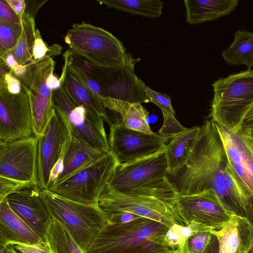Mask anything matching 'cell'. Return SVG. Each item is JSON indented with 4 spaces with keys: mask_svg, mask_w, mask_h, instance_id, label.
<instances>
[{
    "mask_svg": "<svg viewBox=\"0 0 253 253\" xmlns=\"http://www.w3.org/2000/svg\"><path fill=\"white\" fill-rule=\"evenodd\" d=\"M38 137L0 141V175L38 183Z\"/></svg>",
    "mask_w": 253,
    "mask_h": 253,
    "instance_id": "cell-15",
    "label": "cell"
},
{
    "mask_svg": "<svg viewBox=\"0 0 253 253\" xmlns=\"http://www.w3.org/2000/svg\"><path fill=\"white\" fill-rule=\"evenodd\" d=\"M212 233L210 230L199 231L187 240L184 247V253H203L209 244Z\"/></svg>",
    "mask_w": 253,
    "mask_h": 253,
    "instance_id": "cell-31",
    "label": "cell"
},
{
    "mask_svg": "<svg viewBox=\"0 0 253 253\" xmlns=\"http://www.w3.org/2000/svg\"><path fill=\"white\" fill-rule=\"evenodd\" d=\"M71 138L65 142L58 159L52 166L50 171L48 190L51 188L54 182L61 174L63 171L65 156L71 141Z\"/></svg>",
    "mask_w": 253,
    "mask_h": 253,
    "instance_id": "cell-36",
    "label": "cell"
},
{
    "mask_svg": "<svg viewBox=\"0 0 253 253\" xmlns=\"http://www.w3.org/2000/svg\"><path fill=\"white\" fill-rule=\"evenodd\" d=\"M177 207L184 225L195 221L211 231L222 229L231 216L212 189L193 195H177Z\"/></svg>",
    "mask_w": 253,
    "mask_h": 253,
    "instance_id": "cell-13",
    "label": "cell"
},
{
    "mask_svg": "<svg viewBox=\"0 0 253 253\" xmlns=\"http://www.w3.org/2000/svg\"><path fill=\"white\" fill-rule=\"evenodd\" d=\"M243 124L246 126L253 125V105L246 114Z\"/></svg>",
    "mask_w": 253,
    "mask_h": 253,
    "instance_id": "cell-44",
    "label": "cell"
},
{
    "mask_svg": "<svg viewBox=\"0 0 253 253\" xmlns=\"http://www.w3.org/2000/svg\"><path fill=\"white\" fill-rule=\"evenodd\" d=\"M245 216L250 224L251 247L249 253H253V203L250 204L246 209Z\"/></svg>",
    "mask_w": 253,
    "mask_h": 253,
    "instance_id": "cell-42",
    "label": "cell"
},
{
    "mask_svg": "<svg viewBox=\"0 0 253 253\" xmlns=\"http://www.w3.org/2000/svg\"><path fill=\"white\" fill-rule=\"evenodd\" d=\"M163 115L164 123L159 131L161 135L172 139L187 130V128L182 126L178 122L174 115L170 114H163Z\"/></svg>",
    "mask_w": 253,
    "mask_h": 253,
    "instance_id": "cell-34",
    "label": "cell"
},
{
    "mask_svg": "<svg viewBox=\"0 0 253 253\" xmlns=\"http://www.w3.org/2000/svg\"><path fill=\"white\" fill-rule=\"evenodd\" d=\"M104 154L84 139L72 134L65 156L63 171L51 188L60 184L86 169Z\"/></svg>",
    "mask_w": 253,
    "mask_h": 253,
    "instance_id": "cell-19",
    "label": "cell"
},
{
    "mask_svg": "<svg viewBox=\"0 0 253 253\" xmlns=\"http://www.w3.org/2000/svg\"><path fill=\"white\" fill-rule=\"evenodd\" d=\"M233 41L221 53L224 61L230 65L253 67V32L244 30L234 33Z\"/></svg>",
    "mask_w": 253,
    "mask_h": 253,
    "instance_id": "cell-25",
    "label": "cell"
},
{
    "mask_svg": "<svg viewBox=\"0 0 253 253\" xmlns=\"http://www.w3.org/2000/svg\"><path fill=\"white\" fill-rule=\"evenodd\" d=\"M177 195L166 176L125 193L107 184L98 205L110 214L126 211L157 221L169 227L175 223L184 226L177 210Z\"/></svg>",
    "mask_w": 253,
    "mask_h": 253,
    "instance_id": "cell-2",
    "label": "cell"
},
{
    "mask_svg": "<svg viewBox=\"0 0 253 253\" xmlns=\"http://www.w3.org/2000/svg\"><path fill=\"white\" fill-rule=\"evenodd\" d=\"M52 97L55 110L65 120L72 134L82 138L103 153L110 151L102 117L74 102L62 85L53 90Z\"/></svg>",
    "mask_w": 253,
    "mask_h": 253,
    "instance_id": "cell-9",
    "label": "cell"
},
{
    "mask_svg": "<svg viewBox=\"0 0 253 253\" xmlns=\"http://www.w3.org/2000/svg\"><path fill=\"white\" fill-rule=\"evenodd\" d=\"M99 100L107 110L120 115L122 124L129 129L153 133L148 122L149 112L139 103H130L109 97Z\"/></svg>",
    "mask_w": 253,
    "mask_h": 253,
    "instance_id": "cell-22",
    "label": "cell"
},
{
    "mask_svg": "<svg viewBox=\"0 0 253 253\" xmlns=\"http://www.w3.org/2000/svg\"><path fill=\"white\" fill-rule=\"evenodd\" d=\"M22 31V23L10 24L0 20V51L4 52L14 49Z\"/></svg>",
    "mask_w": 253,
    "mask_h": 253,
    "instance_id": "cell-30",
    "label": "cell"
},
{
    "mask_svg": "<svg viewBox=\"0 0 253 253\" xmlns=\"http://www.w3.org/2000/svg\"><path fill=\"white\" fill-rule=\"evenodd\" d=\"M204 230H209L195 221L185 226L175 223L169 227L165 241L170 249L184 253V247L188 239L193 234Z\"/></svg>",
    "mask_w": 253,
    "mask_h": 253,
    "instance_id": "cell-29",
    "label": "cell"
},
{
    "mask_svg": "<svg viewBox=\"0 0 253 253\" xmlns=\"http://www.w3.org/2000/svg\"><path fill=\"white\" fill-rule=\"evenodd\" d=\"M9 244H12L16 250L21 253H52L46 242L35 244L15 242Z\"/></svg>",
    "mask_w": 253,
    "mask_h": 253,
    "instance_id": "cell-35",
    "label": "cell"
},
{
    "mask_svg": "<svg viewBox=\"0 0 253 253\" xmlns=\"http://www.w3.org/2000/svg\"><path fill=\"white\" fill-rule=\"evenodd\" d=\"M200 131V126L188 128L172 138L166 145L169 173L184 167L190 158Z\"/></svg>",
    "mask_w": 253,
    "mask_h": 253,
    "instance_id": "cell-23",
    "label": "cell"
},
{
    "mask_svg": "<svg viewBox=\"0 0 253 253\" xmlns=\"http://www.w3.org/2000/svg\"></svg>",
    "mask_w": 253,
    "mask_h": 253,
    "instance_id": "cell-47",
    "label": "cell"
},
{
    "mask_svg": "<svg viewBox=\"0 0 253 253\" xmlns=\"http://www.w3.org/2000/svg\"><path fill=\"white\" fill-rule=\"evenodd\" d=\"M165 149L150 156L118 164L107 185L122 193L163 178L168 175Z\"/></svg>",
    "mask_w": 253,
    "mask_h": 253,
    "instance_id": "cell-14",
    "label": "cell"
},
{
    "mask_svg": "<svg viewBox=\"0 0 253 253\" xmlns=\"http://www.w3.org/2000/svg\"><path fill=\"white\" fill-rule=\"evenodd\" d=\"M0 20L10 24H21V18L6 0H0Z\"/></svg>",
    "mask_w": 253,
    "mask_h": 253,
    "instance_id": "cell-37",
    "label": "cell"
},
{
    "mask_svg": "<svg viewBox=\"0 0 253 253\" xmlns=\"http://www.w3.org/2000/svg\"><path fill=\"white\" fill-rule=\"evenodd\" d=\"M162 253H183L181 251H174L171 249L168 250L165 252H164Z\"/></svg>",
    "mask_w": 253,
    "mask_h": 253,
    "instance_id": "cell-45",
    "label": "cell"
},
{
    "mask_svg": "<svg viewBox=\"0 0 253 253\" xmlns=\"http://www.w3.org/2000/svg\"><path fill=\"white\" fill-rule=\"evenodd\" d=\"M139 217L135 214L126 212L121 211L110 214L109 221L115 223H126L133 220Z\"/></svg>",
    "mask_w": 253,
    "mask_h": 253,
    "instance_id": "cell-39",
    "label": "cell"
},
{
    "mask_svg": "<svg viewBox=\"0 0 253 253\" xmlns=\"http://www.w3.org/2000/svg\"><path fill=\"white\" fill-rule=\"evenodd\" d=\"M22 84L19 93H12L8 91L4 83L0 82L1 141H12L34 135L30 97L27 88Z\"/></svg>",
    "mask_w": 253,
    "mask_h": 253,
    "instance_id": "cell-10",
    "label": "cell"
},
{
    "mask_svg": "<svg viewBox=\"0 0 253 253\" xmlns=\"http://www.w3.org/2000/svg\"><path fill=\"white\" fill-rule=\"evenodd\" d=\"M118 164L110 151L86 169L48 190L74 201L98 204L101 194Z\"/></svg>",
    "mask_w": 253,
    "mask_h": 253,
    "instance_id": "cell-8",
    "label": "cell"
},
{
    "mask_svg": "<svg viewBox=\"0 0 253 253\" xmlns=\"http://www.w3.org/2000/svg\"><path fill=\"white\" fill-rule=\"evenodd\" d=\"M46 241L52 253H85L77 244L65 226L56 219H51L46 234Z\"/></svg>",
    "mask_w": 253,
    "mask_h": 253,
    "instance_id": "cell-26",
    "label": "cell"
},
{
    "mask_svg": "<svg viewBox=\"0 0 253 253\" xmlns=\"http://www.w3.org/2000/svg\"><path fill=\"white\" fill-rule=\"evenodd\" d=\"M21 23L22 33L12 51L19 65H25L33 61L36 29L35 19L25 12L21 18Z\"/></svg>",
    "mask_w": 253,
    "mask_h": 253,
    "instance_id": "cell-28",
    "label": "cell"
},
{
    "mask_svg": "<svg viewBox=\"0 0 253 253\" xmlns=\"http://www.w3.org/2000/svg\"><path fill=\"white\" fill-rule=\"evenodd\" d=\"M248 127H249L251 129V133H252V137L253 138V125L249 126Z\"/></svg>",
    "mask_w": 253,
    "mask_h": 253,
    "instance_id": "cell-46",
    "label": "cell"
},
{
    "mask_svg": "<svg viewBox=\"0 0 253 253\" xmlns=\"http://www.w3.org/2000/svg\"><path fill=\"white\" fill-rule=\"evenodd\" d=\"M216 125L228 162L253 201V138L251 129L243 124L233 129L218 124Z\"/></svg>",
    "mask_w": 253,
    "mask_h": 253,
    "instance_id": "cell-12",
    "label": "cell"
},
{
    "mask_svg": "<svg viewBox=\"0 0 253 253\" xmlns=\"http://www.w3.org/2000/svg\"><path fill=\"white\" fill-rule=\"evenodd\" d=\"M227 163L216 124L208 119L200 126L193 152L186 165L166 177L178 195H193L212 189L230 214L245 216L227 188L223 172Z\"/></svg>",
    "mask_w": 253,
    "mask_h": 253,
    "instance_id": "cell-1",
    "label": "cell"
},
{
    "mask_svg": "<svg viewBox=\"0 0 253 253\" xmlns=\"http://www.w3.org/2000/svg\"><path fill=\"white\" fill-rule=\"evenodd\" d=\"M49 47L42 58L19 65L11 72L28 89L33 114V134L37 137L44 133L55 111L53 90L48 85L47 80L53 73L55 62L53 58L57 53L53 47Z\"/></svg>",
    "mask_w": 253,
    "mask_h": 253,
    "instance_id": "cell-7",
    "label": "cell"
},
{
    "mask_svg": "<svg viewBox=\"0 0 253 253\" xmlns=\"http://www.w3.org/2000/svg\"><path fill=\"white\" fill-rule=\"evenodd\" d=\"M49 47L43 41L40 32L38 29L36 31V39L33 49V61L43 57L47 53Z\"/></svg>",
    "mask_w": 253,
    "mask_h": 253,
    "instance_id": "cell-38",
    "label": "cell"
},
{
    "mask_svg": "<svg viewBox=\"0 0 253 253\" xmlns=\"http://www.w3.org/2000/svg\"><path fill=\"white\" fill-rule=\"evenodd\" d=\"M44 242L10 207L5 198L0 202V245Z\"/></svg>",
    "mask_w": 253,
    "mask_h": 253,
    "instance_id": "cell-20",
    "label": "cell"
},
{
    "mask_svg": "<svg viewBox=\"0 0 253 253\" xmlns=\"http://www.w3.org/2000/svg\"><path fill=\"white\" fill-rule=\"evenodd\" d=\"M39 186L32 181H22L0 175V202L9 195L26 187Z\"/></svg>",
    "mask_w": 253,
    "mask_h": 253,
    "instance_id": "cell-32",
    "label": "cell"
},
{
    "mask_svg": "<svg viewBox=\"0 0 253 253\" xmlns=\"http://www.w3.org/2000/svg\"><path fill=\"white\" fill-rule=\"evenodd\" d=\"M108 8L149 17L157 18L162 14L164 2L160 0H96Z\"/></svg>",
    "mask_w": 253,
    "mask_h": 253,
    "instance_id": "cell-27",
    "label": "cell"
},
{
    "mask_svg": "<svg viewBox=\"0 0 253 253\" xmlns=\"http://www.w3.org/2000/svg\"><path fill=\"white\" fill-rule=\"evenodd\" d=\"M0 253H21L16 250L11 244L0 245Z\"/></svg>",
    "mask_w": 253,
    "mask_h": 253,
    "instance_id": "cell-43",
    "label": "cell"
},
{
    "mask_svg": "<svg viewBox=\"0 0 253 253\" xmlns=\"http://www.w3.org/2000/svg\"><path fill=\"white\" fill-rule=\"evenodd\" d=\"M15 13L21 18L26 9L25 0H6Z\"/></svg>",
    "mask_w": 253,
    "mask_h": 253,
    "instance_id": "cell-41",
    "label": "cell"
},
{
    "mask_svg": "<svg viewBox=\"0 0 253 253\" xmlns=\"http://www.w3.org/2000/svg\"><path fill=\"white\" fill-rule=\"evenodd\" d=\"M62 85L74 102L98 114L106 122L108 121L109 117L106 108L91 90L69 70L68 65Z\"/></svg>",
    "mask_w": 253,
    "mask_h": 253,
    "instance_id": "cell-24",
    "label": "cell"
},
{
    "mask_svg": "<svg viewBox=\"0 0 253 253\" xmlns=\"http://www.w3.org/2000/svg\"><path fill=\"white\" fill-rule=\"evenodd\" d=\"M40 195L51 217L65 226L85 253L93 238L110 220V214L98 204L74 201L43 189H41Z\"/></svg>",
    "mask_w": 253,
    "mask_h": 253,
    "instance_id": "cell-5",
    "label": "cell"
},
{
    "mask_svg": "<svg viewBox=\"0 0 253 253\" xmlns=\"http://www.w3.org/2000/svg\"><path fill=\"white\" fill-rule=\"evenodd\" d=\"M168 228L143 217L123 223L109 221L93 238L86 253H162L170 249L165 241Z\"/></svg>",
    "mask_w": 253,
    "mask_h": 253,
    "instance_id": "cell-3",
    "label": "cell"
},
{
    "mask_svg": "<svg viewBox=\"0 0 253 253\" xmlns=\"http://www.w3.org/2000/svg\"><path fill=\"white\" fill-rule=\"evenodd\" d=\"M212 86L210 120L229 129L242 125L253 105V69L220 78Z\"/></svg>",
    "mask_w": 253,
    "mask_h": 253,
    "instance_id": "cell-6",
    "label": "cell"
},
{
    "mask_svg": "<svg viewBox=\"0 0 253 253\" xmlns=\"http://www.w3.org/2000/svg\"><path fill=\"white\" fill-rule=\"evenodd\" d=\"M47 1V0H25L26 4V9L25 12L35 19L40 8L42 5L44 4V3Z\"/></svg>",
    "mask_w": 253,
    "mask_h": 253,
    "instance_id": "cell-40",
    "label": "cell"
},
{
    "mask_svg": "<svg viewBox=\"0 0 253 253\" xmlns=\"http://www.w3.org/2000/svg\"><path fill=\"white\" fill-rule=\"evenodd\" d=\"M210 242L203 253H248L251 247L250 224L246 216L232 214L221 229L211 230Z\"/></svg>",
    "mask_w": 253,
    "mask_h": 253,
    "instance_id": "cell-18",
    "label": "cell"
},
{
    "mask_svg": "<svg viewBox=\"0 0 253 253\" xmlns=\"http://www.w3.org/2000/svg\"><path fill=\"white\" fill-rule=\"evenodd\" d=\"M110 151L118 164L130 162L152 156L165 149L169 139L154 132L129 129L122 123L109 121Z\"/></svg>",
    "mask_w": 253,
    "mask_h": 253,
    "instance_id": "cell-11",
    "label": "cell"
},
{
    "mask_svg": "<svg viewBox=\"0 0 253 253\" xmlns=\"http://www.w3.org/2000/svg\"><path fill=\"white\" fill-rule=\"evenodd\" d=\"M145 94L148 102H152L161 110L163 114H170L175 115V113L171 103L170 97L165 93L155 91L147 86Z\"/></svg>",
    "mask_w": 253,
    "mask_h": 253,
    "instance_id": "cell-33",
    "label": "cell"
},
{
    "mask_svg": "<svg viewBox=\"0 0 253 253\" xmlns=\"http://www.w3.org/2000/svg\"><path fill=\"white\" fill-rule=\"evenodd\" d=\"M39 186L26 187L7 196L11 209L42 239L46 241L48 225L51 219L40 195Z\"/></svg>",
    "mask_w": 253,
    "mask_h": 253,
    "instance_id": "cell-17",
    "label": "cell"
},
{
    "mask_svg": "<svg viewBox=\"0 0 253 253\" xmlns=\"http://www.w3.org/2000/svg\"><path fill=\"white\" fill-rule=\"evenodd\" d=\"M64 40L74 54L100 68L118 67L136 59L111 33L84 21L74 24Z\"/></svg>",
    "mask_w": 253,
    "mask_h": 253,
    "instance_id": "cell-4",
    "label": "cell"
},
{
    "mask_svg": "<svg viewBox=\"0 0 253 253\" xmlns=\"http://www.w3.org/2000/svg\"><path fill=\"white\" fill-rule=\"evenodd\" d=\"M186 21L191 25L215 20L229 15L238 0H184Z\"/></svg>",
    "mask_w": 253,
    "mask_h": 253,
    "instance_id": "cell-21",
    "label": "cell"
},
{
    "mask_svg": "<svg viewBox=\"0 0 253 253\" xmlns=\"http://www.w3.org/2000/svg\"><path fill=\"white\" fill-rule=\"evenodd\" d=\"M71 137L68 124L55 110L44 133L38 137V176L41 189L48 190L50 171Z\"/></svg>",
    "mask_w": 253,
    "mask_h": 253,
    "instance_id": "cell-16",
    "label": "cell"
}]
</instances>
